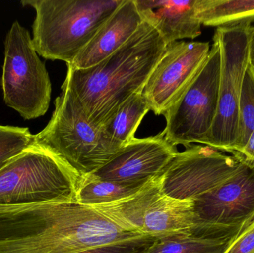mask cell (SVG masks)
<instances>
[{
    "label": "cell",
    "mask_w": 254,
    "mask_h": 253,
    "mask_svg": "<svg viewBox=\"0 0 254 253\" xmlns=\"http://www.w3.org/2000/svg\"><path fill=\"white\" fill-rule=\"evenodd\" d=\"M143 21L159 33L166 45L201 34L197 16V0H135Z\"/></svg>",
    "instance_id": "9a60e30c"
},
{
    "label": "cell",
    "mask_w": 254,
    "mask_h": 253,
    "mask_svg": "<svg viewBox=\"0 0 254 253\" xmlns=\"http://www.w3.org/2000/svg\"><path fill=\"white\" fill-rule=\"evenodd\" d=\"M4 101L25 120L44 115L49 109L52 83L26 28L15 21L4 41L1 80Z\"/></svg>",
    "instance_id": "ba28073f"
},
{
    "label": "cell",
    "mask_w": 254,
    "mask_h": 253,
    "mask_svg": "<svg viewBox=\"0 0 254 253\" xmlns=\"http://www.w3.org/2000/svg\"><path fill=\"white\" fill-rule=\"evenodd\" d=\"M237 153L241 154L246 160L254 163V131L251 135L246 145L240 151L237 152Z\"/></svg>",
    "instance_id": "cb8c5ba5"
},
{
    "label": "cell",
    "mask_w": 254,
    "mask_h": 253,
    "mask_svg": "<svg viewBox=\"0 0 254 253\" xmlns=\"http://www.w3.org/2000/svg\"><path fill=\"white\" fill-rule=\"evenodd\" d=\"M166 43L143 21L117 51L86 69L68 67L64 84L75 95L89 120L103 127L125 102L142 93Z\"/></svg>",
    "instance_id": "7a4b0ae2"
},
{
    "label": "cell",
    "mask_w": 254,
    "mask_h": 253,
    "mask_svg": "<svg viewBox=\"0 0 254 253\" xmlns=\"http://www.w3.org/2000/svg\"><path fill=\"white\" fill-rule=\"evenodd\" d=\"M201 25L228 28L254 22V0H197Z\"/></svg>",
    "instance_id": "2e32d148"
},
{
    "label": "cell",
    "mask_w": 254,
    "mask_h": 253,
    "mask_svg": "<svg viewBox=\"0 0 254 253\" xmlns=\"http://www.w3.org/2000/svg\"><path fill=\"white\" fill-rule=\"evenodd\" d=\"M249 49H250V64L254 70V26L251 28Z\"/></svg>",
    "instance_id": "d4e9b609"
},
{
    "label": "cell",
    "mask_w": 254,
    "mask_h": 253,
    "mask_svg": "<svg viewBox=\"0 0 254 253\" xmlns=\"http://www.w3.org/2000/svg\"><path fill=\"white\" fill-rule=\"evenodd\" d=\"M150 110L141 93L132 95L104 125L106 132L122 147L134 140L142 120Z\"/></svg>",
    "instance_id": "e0dca14e"
},
{
    "label": "cell",
    "mask_w": 254,
    "mask_h": 253,
    "mask_svg": "<svg viewBox=\"0 0 254 253\" xmlns=\"http://www.w3.org/2000/svg\"><path fill=\"white\" fill-rule=\"evenodd\" d=\"M233 240L202 239L188 235L174 236L155 240L145 253H223Z\"/></svg>",
    "instance_id": "d6986e66"
},
{
    "label": "cell",
    "mask_w": 254,
    "mask_h": 253,
    "mask_svg": "<svg viewBox=\"0 0 254 253\" xmlns=\"http://www.w3.org/2000/svg\"><path fill=\"white\" fill-rule=\"evenodd\" d=\"M179 154L162 132L155 136L134 138L92 175L123 185L141 187L160 176Z\"/></svg>",
    "instance_id": "4fadbf2b"
},
{
    "label": "cell",
    "mask_w": 254,
    "mask_h": 253,
    "mask_svg": "<svg viewBox=\"0 0 254 253\" xmlns=\"http://www.w3.org/2000/svg\"><path fill=\"white\" fill-rule=\"evenodd\" d=\"M143 22L135 0H123L91 41L67 65L74 69H86L97 65L121 49Z\"/></svg>",
    "instance_id": "5bb4252c"
},
{
    "label": "cell",
    "mask_w": 254,
    "mask_h": 253,
    "mask_svg": "<svg viewBox=\"0 0 254 253\" xmlns=\"http://www.w3.org/2000/svg\"><path fill=\"white\" fill-rule=\"evenodd\" d=\"M123 0H23L36 11L32 43L45 59L67 65L91 41Z\"/></svg>",
    "instance_id": "3957f363"
},
{
    "label": "cell",
    "mask_w": 254,
    "mask_h": 253,
    "mask_svg": "<svg viewBox=\"0 0 254 253\" xmlns=\"http://www.w3.org/2000/svg\"><path fill=\"white\" fill-rule=\"evenodd\" d=\"M223 253H254V221L233 240Z\"/></svg>",
    "instance_id": "603a6c76"
},
{
    "label": "cell",
    "mask_w": 254,
    "mask_h": 253,
    "mask_svg": "<svg viewBox=\"0 0 254 253\" xmlns=\"http://www.w3.org/2000/svg\"><path fill=\"white\" fill-rule=\"evenodd\" d=\"M55 101L50 121L36 142L52 150L80 176L90 175L105 165L122 146L104 127L89 120L71 89L63 84Z\"/></svg>",
    "instance_id": "277c9868"
},
{
    "label": "cell",
    "mask_w": 254,
    "mask_h": 253,
    "mask_svg": "<svg viewBox=\"0 0 254 253\" xmlns=\"http://www.w3.org/2000/svg\"><path fill=\"white\" fill-rule=\"evenodd\" d=\"M80 175L34 142L0 170V206L76 202Z\"/></svg>",
    "instance_id": "5b68a950"
},
{
    "label": "cell",
    "mask_w": 254,
    "mask_h": 253,
    "mask_svg": "<svg viewBox=\"0 0 254 253\" xmlns=\"http://www.w3.org/2000/svg\"><path fill=\"white\" fill-rule=\"evenodd\" d=\"M210 51L206 42L177 41L166 46L141 93L155 114L164 115L179 101L201 71Z\"/></svg>",
    "instance_id": "7c38bea8"
},
{
    "label": "cell",
    "mask_w": 254,
    "mask_h": 253,
    "mask_svg": "<svg viewBox=\"0 0 254 253\" xmlns=\"http://www.w3.org/2000/svg\"><path fill=\"white\" fill-rule=\"evenodd\" d=\"M35 141L28 128L0 125V170Z\"/></svg>",
    "instance_id": "44dd1931"
},
{
    "label": "cell",
    "mask_w": 254,
    "mask_h": 253,
    "mask_svg": "<svg viewBox=\"0 0 254 253\" xmlns=\"http://www.w3.org/2000/svg\"><path fill=\"white\" fill-rule=\"evenodd\" d=\"M238 171L215 188L192 202L191 236L216 240H233L254 221V163L241 154Z\"/></svg>",
    "instance_id": "52a82bcc"
},
{
    "label": "cell",
    "mask_w": 254,
    "mask_h": 253,
    "mask_svg": "<svg viewBox=\"0 0 254 253\" xmlns=\"http://www.w3.org/2000/svg\"><path fill=\"white\" fill-rule=\"evenodd\" d=\"M254 131V70L249 64L239 104L238 129L231 154L240 151Z\"/></svg>",
    "instance_id": "ffe728a7"
},
{
    "label": "cell",
    "mask_w": 254,
    "mask_h": 253,
    "mask_svg": "<svg viewBox=\"0 0 254 253\" xmlns=\"http://www.w3.org/2000/svg\"><path fill=\"white\" fill-rule=\"evenodd\" d=\"M140 236L77 202L0 206V253H77Z\"/></svg>",
    "instance_id": "6da1fadb"
},
{
    "label": "cell",
    "mask_w": 254,
    "mask_h": 253,
    "mask_svg": "<svg viewBox=\"0 0 254 253\" xmlns=\"http://www.w3.org/2000/svg\"><path fill=\"white\" fill-rule=\"evenodd\" d=\"M155 241L150 236H143L116 243L100 245L77 253H145Z\"/></svg>",
    "instance_id": "7402d4cb"
},
{
    "label": "cell",
    "mask_w": 254,
    "mask_h": 253,
    "mask_svg": "<svg viewBox=\"0 0 254 253\" xmlns=\"http://www.w3.org/2000/svg\"><path fill=\"white\" fill-rule=\"evenodd\" d=\"M91 207L126 231L155 240L191 236L193 228L192 201L166 196L161 190L160 176L126 199Z\"/></svg>",
    "instance_id": "8992f818"
},
{
    "label": "cell",
    "mask_w": 254,
    "mask_h": 253,
    "mask_svg": "<svg viewBox=\"0 0 254 253\" xmlns=\"http://www.w3.org/2000/svg\"><path fill=\"white\" fill-rule=\"evenodd\" d=\"M220 71V47L213 37V46L201 71L164 114L167 124L162 133L170 144L186 148L195 143L204 144L217 114Z\"/></svg>",
    "instance_id": "9c48e42d"
},
{
    "label": "cell",
    "mask_w": 254,
    "mask_h": 253,
    "mask_svg": "<svg viewBox=\"0 0 254 253\" xmlns=\"http://www.w3.org/2000/svg\"><path fill=\"white\" fill-rule=\"evenodd\" d=\"M141 187L101 179L92 174L82 175L77 184L76 202L89 206L107 204L126 199L137 193Z\"/></svg>",
    "instance_id": "ac0fdd59"
},
{
    "label": "cell",
    "mask_w": 254,
    "mask_h": 253,
    "mask_svg": "<svg viewBox=\"0 0 254 253\" xmlns=\"http://www.w3.org/2000/svg\"><path fill=\"white\" fill-rule=\"evenodd\" d=\"M244 24L218 28L213 37L221 51L220 81L217 114L203 145L231 153L237 139L239 104L243 80L250 64V31Z\"/></svg>",
    "instance_id": "30bf717a"
},
{
    "label": "cell",
    "mask_w": 254,
    "mask_h": 253,
    "mask_svg": "<svg viewBox=\"0 0 254 253\" xmlns=\"http://www.w3.org/2000/svg\"><path fill=\"white\" fill-rule=\"evenodd\" d=\"M240 166L236 154L226 155L208 146L192 145L179 152L160 175L161 190L172 199L192 201L229 179Z\"/></svg>",
    "instance_id": "8fae6325"
}]
</instances>
